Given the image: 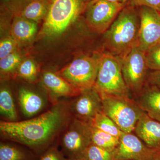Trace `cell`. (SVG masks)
Masks as SVG:
<instances>
[{
	"label": "cell",
	"mask_w": 160,
	"mask_h": 160,
	"mask_svg": "<svg viewBox=\"0 0 160 160\" xmlns=\"http://www.w3.org/2000/svg\"><path fill=\"white\" fill-rule=\"evenodd\" d=\"M69 102L61 100L36 117L15 122H0V134L4 141L26 146L42 155L58 142L72 119Z\"/></svg>",
	"instance_id": "obj_1"
},
{
	"label": "cell",
	"mask_w": 160,
	"mask_h": 160,
	"mask_svg": "<svg viewBox=\"0 0 160 160\" xmlns=\"http://www.w3.org/2000/svg\"><path fill=\"white\" fill-rule=\"evenodd\" d=\"M135 7L127 4L104 33L108 52L120 58L138 45L140 20Z\"/></svg>",
	"instance_id": "obj_2"
},
{
	"label": "cell",
	"mask_w": 160,
	"mask_h": 160,
	"mask_svg": "<svg viewBox=\"0 0 160 160\" xmlns=\"http://www.w3.org/2000/svg\"><path fill=\"white\" fill-rule=\"evenodd\" d=\"M101 97L127 96L131 92L123 78L121 59L109 52L100 53L97 77L93 86Z\"/></svg>",
	"instance_id": "obj_3"
},
{
	"label": "cell",
	"mask_w": 160,
	"mask_h": 160,
	"mask_svg": "<svg viewBox=\"0 0 160 160\" xmlns=\"http://www.w3.org/2000/svg\"><path fill=\"white\" fill-rule=\"evenodd\" d=\"M85 0H53L43 23L42 35L53 37L62 33L83 10Z\"/></svg>",
	"instance_id": "obj_4"
},
{
	"label": "cell",
	"mask_w": 160,
	"mask_h": 160,
	"mask_svg": "<svg viewBox=\"0 0 160 160\" xmlns=\"http://www.w3.org/2000/svg\"><path fill=\"white\" fill-rule=\"evenodd\" d=\"M102 98L103 112L123 132H133L144 112L134 100L127 96H107Z\"/></svg>",
	"instance_id": "obj_5"
},
{
	"label": "cell",
	"mask_w": 160,
	"mask_h": 160,
	"mask_svg": "<svg viewBox=\"0 0 160 160\" xmlns=\"http://www.w3.org/2000/svg\"><path fill=\"white\" fill-rule=\"evenodd\" d=\"M92 143L90 124L72 118L58 141L60 149L69 160L83 158Z\"/></svg>",
	"instance_id": "obj_6"
},
{
	"label": "cell",
	"mask_w": 160,
	"mask_h": 160,
	"mask_svg": "<svg viewBox=\"0 0 160 160\" xmlns=\"http://www.w3.org/2000/svg\"><path fill=\"white\" fill-rule=\"evenodd\" d=\"M100 56L97 53L80 57L56 72L80 91L92 88L97 77Z\"/></svg>",
	"instance_id": "obj_7"
},
{
	"label": "cell",
	"mask_w": 160,
	"mask_h": 160,
	"mask_svg": "<svg viewBox=\"0 0 160 160\" xmlns=\"http://www.w3.org/2000/svg\"><path fill=\"white\" fill-rule=\"evenodd\" d=\"M120 59L126 86L133 95L137 94L147 82L149 68L146 63V53L137 45Z\"/></svg>",
	"instance_id": "obj_8"
},
{
	"label": "cell",
	"mask_w": 160,
	"mask_h": 160,
	"mask_svg": "<svg viewBox=\"0 0 160 160\" xmlns=\"http://www.w3.org/2000/svg\"><path fill=\"white\" fill-rule=\"evenodd\" d=\"M127 3L101 0L88 6L86 22L93 32L104 34Z\"/></svg>",
	"instance_id": "obj_9"
},
{
	"label": "cell",
	"mask_w": 160,
	"mask_h": 160,
	"mask_svg": "<svg viewBox=\"0 0 160 160\" xmlns=\"http://www.w3.org/2000/svg\"><path fill=\"white\" fill-rule=\"evenodd\" d=\"M72 117L91 124L96 116L102 112V99L94 87L85 89L69 102Z\"/></svg>",
	"instance_id": "obj_10"
},
{
	"label": "cell",
	"mask_w": 160,
	"mask_h": 160,
	"mask_svg": "<svg viewBox=\"0 0 160 160\" xmlns=\"http://www.w3.org/2000/svg\"><path fill=\"white\" fill-rule=\"evenodd\" d=\"M138 46L146 53L160 42V12L147 6H141Z\"/></svg>",
	"instance_id": "obj_11"
},
{
	"label": "cell",
	"mask_w": 160,
	"mask_h": 160,
	"mask_svg": "<svg viewBox=\"0 0 160 160\" xmlns=\"http://www.w3.org/2000/svg\"><path fill=\"white\" fill-rule=\"evenodd\" d=\"M157 152L149 148L135 134L124 132L113 154L116 160H151Z\"/></svg>",
	"instance_id": "obj_12"
},
{
	"label": "cell",
	"mask_w": 160,
	"mask_h": 160,
	"mask_svg": "<svg viewBox=\"0 0 160 160\" xmlns=\"http://www.w3.org/2000/svg\"><path fill=\"white\" fill-rule=\"evenodd\" d=\"M17 92L21 111L29 119L37 115L46 109L49 102L51 103L48 93H42L27 86H20Z\"/></svg>",
	"instance_id": "obj_13"
},
{
	"label": "cell",
	"mask_w": 160,
	"mask_h": 160,
	"mask_svg": "<svg viewBox=\"0 0 160 160\" xmlns=\"http://www.w3.org/2000/svg\"><path fill=\"white\" fill-rule=\"evenodd\" d=\"M41 80L52 104L62 100L61 99L62 98H74L82 92L75 88L57 72H44Z\"/></svg>",
	"instance_id": "obj_14"
},
{
	"label": "cell",
	"mask_w": 160,
	"mask_h": 160,
	"mask_svg": "<svg viewBox=\"0 0 160 160\" xmlns=\"http://www.w3.org/2000/svg\"><path fill=\"white\" fill-rule=\"evenodd\" d=\"M135 134L150 149L160 151V122L144 112L138 121Z\"/></svg>",
	"instance_id": "obj_15"
},
{
	"label": "cell",
	"mask_w": 160,
	"mask_h": 160,
	"mask_svg": "<svg viewBox=\"0 0 160 160\" xmlns=\"http://www.w3.org/2000/svg\"><path fill=\"white\" fill-rule=\"evenodd\" d=\"M132 98L149 117L160 122V88L147 82Z\"/></svg>",
	"instance_id": "obj_16"
},
{
	"label": "cell",
	"mask_w": 160,
	"mask_h": 160,
	"mask_svg": "<svg viewBox=\"0 0 160 160\" xmlns=\"http://www.w3.org/2000/svg\"><path fill=\"white\" fill-rule=\"evenodd\" d=\"M37 29V23L18 16L12 25L11 36L18 43L27 42L34 37Z\"/></svg>",
	"instance_id": "obj_17"
},
{
	"label": "cell",
	"mask_w": 160,
	"mask_h": 160,
	"mask_svg": "<svg viewBox=\"0 0 160 160\" xmlns=\"http://www.w3.org/2000/svg\"><path fill=\"white\" fill-rule=\"evenodd\" d=\"M0 113L4 121H18L14 97L10 88L5 84L2 85L0 89Z\"/></svg>",
	"instance_id": "obj_18"
},
{
	"label": "cell",
	"mask_w": 160,
	"mask_h": 160,
	"mask_svg": "<svg viewBox=\"0 0 160 160\" xmlns=\"http://www.w3.org/2000/svg\"><path fill=\"white\" fill-rule=\"evenodd\" d=\"M34 154L13 142L5 141L0 143V160H35Z\"/></svg>",
	"instance_id": "obj_19"
},
{
	"label": "cell",
	"mask_w": 160,
	"mask_h": 160,
	"mask_svg": "<svg viewBox=\"0 0 160 160\" xmlns=\"http://www.w3.org/2000/svg\"><path fill=\"white\" fill-rule=\"evenodd\" d=\"M51 3L47 0H31L21 9L19 16L37 23L46 18Z\"/></svg>",
	"instance_id": "obj_20"
},
{
	"label": "cell",
	"mask_w": 160,
	"mask_h": 160,
	"mask_svg": "<svg viewBox=\"0 0 160 160\" xmlns=\"http://www.w3.org/2000/svg\"><path fill=\"white\" fill-rule=\"evenodd\" d=\"M92 143L108 151L113 152L119 143V138L98 129L90 124Z\"/></svg>",
	"instance_id": "obj_21"
},
{
	"label": "cell",
	"mask_w": 160,
	"mask_h": 160,
	"mask_svg": "<svg viewBox=\"0 0 160 160\" xmlns=\"http://www.w3.org/2000/svg\"><path fill=\"white\" fill-rule=\"evenodd\" d=\"M22 61V57L16 51L0 60L1 80L6 81L15 78L16 73Z\"/></svg>",
	"instance_id": "obj_22"
},
{
	"label": "cell",
	"mask_w": 160,
	"mask_h": 160,
	"mask_svg": "<svg viewBox=\"0 0 160 160\" xmlns=\"http://www.w3.org/2000/svg\"><path fill=\"white\" fill-rule=\"evenodd\" d=\"M90 124L106 133L119 138L124 132L114 121L103 112L98 113Z\"/></svg>",
	"instance_id": "obj_23"
},
{
	"label": "cell",
	"mask_w": 160,
	"mask_h": 160,
	"mask_svg": "<svg viewBox=\"0 0 160 160\" xmlns=\"http://www.w3.org/2000/svg\"><path fill=\"white\" fill-rule=\"evenodd\" d=\"M38 68L33 61L27 59L22 61L19 66L16 73L15 78L25 80L28 82L34 83L38 77Z\"/></svg>",
	"instance_id": "obj_24"
},
{
	"label": "cell",
	"mask_w": 160,
	"mask_h": 160,
	"mask_svg": "<svg viewBox=\"0 0 160 160\" xmlns=\"http://www.w3.org/2000/svg\"><path fill=\"white\" fill-rule=\"evenodd\" d=\"M83 158L86 160H114L113 152L108 151L91 143L86 148Z\"/></svg>",
	"instance_id": "obj_25"
},
{
	"label": "cell",
	"mask_w": 160,
	"mask_h": 160,
	"mask_svg": "<svg viewBox=\"0 0 160 160\" xmlns=\"http://www.w3.org/2000/svg\"><path fill=\"white\" fill-rule=\"evenodd\" d=\"M146 63L149 69L160 71V42L146 52Z\"/></svg>",
	"instance_id": "obj_26"
},
{
	"label": "cell",
	"mask_w": 160,
	"mask_h": 160,
	"mask_svg": "<svg viewBox=\"0 0 160 160\" xmlns=\"http://www.w3.org/2000/svg\"><path fill=\"white\" fill-rule=\"evenodd\" d=\"M18 43L11 36L2 39L0 42V59L15 51Z\"/></svg>",
	"instance_id": "obj_27"
},
{
	"label": "cell",
	"mask_w": 160,
	"mask_h": 160,
	"mask_svg": "<svg viewBox=\"0 0 160 160\" xmlns=\"http://www.w3.org/2000/svg\"><path fill=\"white\" fill-rule=\"evenodd\" d=\"M38 160H69L59 148L58 142L46 150Z\"/></svg>",
	"instance_id": "obj_28"
},
{
	"label": "cell",
	"mask_w": 160,
	"mask_h": 160,
	"mask_svg": "<svg viewBox=\"0 0 160 160\" xmlns=\"http://www.w3.org/2000/svg\"><path fill=\"white\" fill-rule=\"evenodd\" d=\"M127 3L133 7L147 6L160 12V0H130Z\"/></svg>",
	"instance_id": "obj_29"
},
{
	"label": "cell",
	"mask_w": 160,
	"mask_h": 160,
	"mask_svg": "<svg viewBox=\"0 0 160 160\" xmlns=\"http://www.w3.org/2000/svg\"><path fill=\"white\" fill-rule=\"evenodd\" d=\"M147 82L160 88V71H154L148 75Z\"/></svg>",
	"instance_id": "obj_30"
},
{
	"label": "cell",
	"mask_w": 160,
	"mask_h": 160,
	"mask_svg": "<svg viewBox=\"0 0 160 160\" xmlns=\"http://www.w3.org/2000/svg\"><path fill=\"white\" fill-rule=\"evenodd\" d=\"M31 1V0H4L5 3L12 6H16V4H18L20 3L22 4L23 2H26V5Z\"/></svg>",
	"instance_id": "obj_31"
},
{
	"label": "cell",
	"mask_w": 160,
	"mask_h": 160,
	"mask_svg": "<svg viewBox=\"0 0 160 160\" xmlns=\"http://www.w3.org/2000/svg\"><path fill=\"white\" fill-rule=\"evenodd\" d=\"M101 1V0H92L91 2H90L88 4V6L91 5V4H93V3L98 2V1ZM104 1H107V2H118V0H104Z\"/></svg>",
	"instance_id": "obj_32"
},
{
	"label": "cell",
	"mask_w": 160,
	"mask_h": 160,
	"mask_svg": "<svg viewBox=\"0 0 160 160\" xmlns=\"http://www.w3.org/2000/svg\"><path fill=\"white\" fill-rule=\"evenodd\" d=\"M151 160H160V151L157 152Z\"/></svg>",
	"instance_id": "obj_33"
},
{
	"label": "cell",
	"mask_w": 160,
	"mask_h": 160,
	"mask_svg": "<svg viewBox=\"0 0 160 160\" xmlns=\"http://www.w3.org/2000/svg\"><path fill=\"white\" fill-rule=\"evenodd\" d=\"M129 1H130V0H118V2H119L126 3L129 2Z\"/></svg>",
	"instance_id": "obj_34"
},
{
	"label": "cell",
	"mask_w": 160,
	"mask_h": 160,
	"mask_svg": "<svg viewBox=\"0 0 160 160\" xmlns=\"http://www.w3.org/2000/svg\"><path fill=\"white\" fill-rule=\"evenodd\" d=\"M47 1H49V2H52L53 0H47Z\"/></svg>",
	"instance_id": "obj_35"
},
{
	"label": "cell",
	"mask_w": 160,
	"mask_h": 160,
	"mask_svg": "<svg viewBox=\"0 0 160 160\" xmlns=\"http://www.w3.org/2000/svg\"><path fill=\"white\" fill-rule=\"evenodd\" d=\"M86 160L84 159V158H82V159H79V160Z\"/></svg>",
	"instance_id": "obj_36"
},
{
	"label": "cell",
	"mask_w": 160,
	"mask_h": 160,
	"mask_svg": "<svg viewBox=\"0 0 160 160\" xmlns=\"http://www.w3.org/2000/svg\"></svg>",
	"instance_id": "obj_37"
}]
</instances>
